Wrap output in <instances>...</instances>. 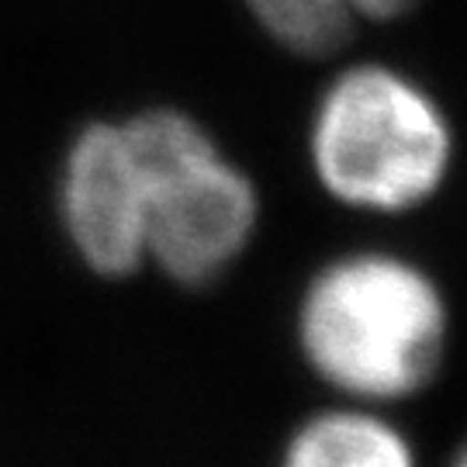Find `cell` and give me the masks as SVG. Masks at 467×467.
Listing matches in <instances>:
<instances>
[{
	"instance_id": "obj_1",
	"label": "cell",
	"mask_w": 467,
	"mask_h": 467,
	"mask_svg": "<svg viewBox=\"0 0 467 467\" xmlns=\"http://www.w3.org/2000/svg\"><path fill=\"white\" fill-rule=\"evenodd\" d=\"M305 368L343 401L391 405L440 374L447 295L430 270L388 250H350L305 281L295 312Z\"/></svg>"
},
{
	"instance_id": "obj_2",
	"label": "cell",
	"mask_w": 467,
	"mask_h": 467,
	"mask_svg": "<svg viewBox=\"0 0 467 467\" xmlns=\"http://www.w3.org/2000/svg\"><path fill=\"white\" fill-rule=\"evenodd\" d=\"M443 104L388 63L339 69L308 118L316 184L364 215H409L443 191L453 167Z\"/></svg>"
},
{
	"instance_id": "obj_3",
	"label": "cell",
	"mask_w": 467,
	"mask_h": 467,
	"mask_svg": "<svg viewBox=\"0 0 467 467\" xmlns=\"http://www.w3.org/2000/svg\"><path fill=\"white\" fill-rule=\"evenodd\" d=\"M121 121L146 177V267L181 287L215 284L260 225L253 177L181 108L156 104Z\"/></svg>"
},
{
	"instance_id": "obj_4",
	"label": "cell",
	"mask_w": 467,
	"mask_h": 467,
	"mask_svg": "<svg viewBox=\"0 0 467 467\" xmlns=\"http://www.w3.org/2000/svg\"><path fill=\"white\" fill-rule=\"evenodd\" d=\"M56 208L69 250L90 274L121 281L146 267V177L121 118H98L73 132Z\"/></svg>"
},
{
	"instance_id": "obj_5",
	"label": "cell",
	"mask_w": 467,
	"mask_h": 467,
	"mask_svg": "<svg viewBox=\"0 0 467 467\" xmlns=\"http://www.w3.org/2000/svg\"><path fill=\"white\" fill-rule=\"evenodd\" d=\"M277 467H419V457L381 409L343 401L295 426Z\"/></svg>"
},
{
	"instance_id": "obj_6",
	"label": "cell",
	"mask_w": 467,
	"mask_h": 467,
	"mask_svg": "<svg viewBox=\"0 0 467 467\" xmlns=\"http://www.w3.org/2000/svg\"><path fill=\"white\" fill-rule=\"evenodd\" d=\"M253 21L295 56H329L347 42L353 15L347 0H243Z\"/></svg>"
},
{
	"instance_id": "obj_7",
	"label": "cell",
	"mask_w": 467,
	"mask_h": 467,
	"mask_svg": "<svg viewBox=\"0 0 467 467\" xmlns=\"http://www.w3.org/2000/svg\"><path fill=\"white\" fill-rule=\"evenodd\" d=\"M419 0H347L353 21L368 17V21H395V17L409 15Z\"/></svg>"
}]
</instances>
